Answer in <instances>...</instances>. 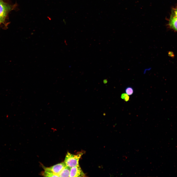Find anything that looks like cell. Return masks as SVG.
<instances>
[{
	"instance_id": "7",
	"label": "cell",
	"mask_w": 177,
	"mask_h": 177,
	"mask_svg": "<svg viewBox=\"0 0 177 177\" xmlns=\"http://www.w3.org/2000/svg\"><path fill=\"white\" fill-rule=\"evenodd\" d=\"M71 168L66 166L59 173V177H69L70 176Z\"/></svg>"
},
{
	"instance_id": "1",
	"label": "cell",
	"mask_w": 177,
	"mask_h": 177,
	"mask_svg": "<svg viewBox=\"0 0 177 177\" xmlns=\"http://www.w3.org/2000/svg\"><path fill=\"white\" fill-rule=\"evenodd\" d=\"M83 154L82 153H80L74 155L68 152L64 161L66 166L71 168L79 165V160Z\"/></svg>"
},
{
	"instance_id": "2",
	"label": "cell",
	"mask_w": 177,
	"mask_h": 177,
	"mask_svg": "<svg viewBox=\"0 0 177 177\" xmlns=\"http://www.w3.org/2000/svg\"><path fill=\"white\" fill-rule=\"evenodd\" d=\"M12 6L0 0V24L4 22L9 12L12 10Z\"/></svg>"
},
{
	"instance_id": "11",
	"label": "cell",
	"mask_w": 177,
	"mask_h": 177,
	"mask_svg": "<svg viewBox=\"0 0 177 177\" xmlns=\"http://www.w3.org/2000/svg\"><path fill=\"white\" fill-rule=\"evenodd\" d=\"M127 158V157L125 156H123V159L124 160H125Z\"/></svg>"
},
{
	"instance_id": "10",
	"label": "cell",
	"mask_w": 177,
	"mask_h": 177,
	"mask_svg": "<svg viewBox=\"0 0 177 177\" xmlns=\"http://www.w3.org/2000/svg\"><path fill=\"white\" fill-rule=\"evenodd\" d=\"M129 95H128L124 99V100L126 102H127L128 101L130 97Z\"/></svg>"
},
{
	"instance_id": "3",
	"label": "cell",
	"mask_w": 177,
	"mask_h": 177,
	"mask_svg": "<svg viewBox=\"0 0 177 177\" xmlns=\"http://www.w3.org/2000/svg\"><path fill=\"white\" fill-rule=\"evenodd\" d=\"M168 25L171 29L177 31V7L171 10Z\"/></svg>"
},
{
	"instance_id": "4",
	"label": "cell",
	"mask_w": 177,
	"mask_h": 177,
	"mask_svg": "<svg viewBox=\"0 0 177 177\" xmlns=\"http://www.w3.org/2000/svg\"><path fill=\"white\" fill-rule=\"evenodd\" d=\"M85 175L79 164L71 168L70 177H83Z\"/></svg>"
},
{
	"instance_id": "9",
	"label": "cell",
	"mask_w": 177,
	"mask_h": 177,
	"mask_svg": "<svg viewBox=\"0 0 177 177\" xmlns=\"http://www.w3.org/2000/svg\"><path fill=\"white\" fill-rule=\"evenodd\" d=\"M128 95L126 93H123L121 95V98L122 99L124 100Z\"/></svg>"
},
{
	"instance_id": "5",
	"label": "cell",
	"mask_w": 177,
	"mask_h": 177,
	"mask_svg": "<svg viewBox=\"0 0 177 177\" xmlns=\"http://www.w3.org/2000/svg\"><path fill=\"white\" fill-rule=\"evenodd\" d=\"M66 166L65 163L64 162L48 168L53 173L59 176V173Z\"/></svg>"
},
{
	"instance_id": "12",
	"label": "cell",
	"mask_w": 177,
	"mask_h": 177,
	"mask_svg": "<svg viewBox=\"0 0 177 177\" xmlns=\"http://www.w3.org/2000/svg\"></svg>"
},
{
	"instance_id": "8",
	"label": "cell",
	"mask_w": 177,
	"mask_h": 177,
	"mask_svg": "<svg viewBox=\"0 0 177 177\" xmlns=\"http://www.w3.org/2000/svg\"><path fill=\"white\" fill-rule=\"evenodd\" d=\"M125 92V93L128 95H131L134 93V90L132 87L129 86L126 88Z\"/></svg>"
},
{
	"instance_id": "6",
	"label": "cell",
	"mask_w": 177,
	"mask_h": 177,
	"mask_svg": "<svg viewBox=\"0 0 177 177\" xmlns=\"http://www.w3.org/2000/svg\"><path fill=\"white\" fill-rule=\"evenodd\" d=\"M44 170V172L42 173V175L46 177H58V175L55 174L52 172L48 168V167L43 166Z\"/></svg>"
}]
</instances>
